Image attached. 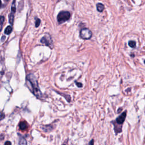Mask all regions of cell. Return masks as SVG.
Masks as SVG:
<instances>
[{
  "label": "cell",
  "instance_id": "obj_4",
  "mask_svg": "<svg viewBox=\"0 0 145 145\" xmlns=\"http://www.w3.org/2000/svg\"><path fill=\"white\" fill-rule=\"evenodd\" d=\"M41 43L45 44V45H47V46L50 47V48H52L53 47V44H52V41L51 40V38L49 36H44L43 38L41 39Z\"/></svg>",
  "mask_w": 145,
  "mask_h": 145
},
{
  "label": "cell",
  "instance_id": "obj_19",
  "mask_svg": "<svg viewBox=\"0 0 145 145\" xmlns=\"http://www.w3.org/2000/svg\"><path fill=\"white\" fill-rule=\"evenodd\" d=\"M1 0H0V6H1Z\"/></svg>",
  "mask_w": 145,
  "mask_h": 145
},
{
  "label": "cell",
  "instance_id": "obj_2",
  "mask_svg": "<svg viewBox=\"0 0 145 145\" xmlns=\"http://www.w3.org/2000/svg\"><path fill=\"white\" fill-rule=\"evenodd\" d=\"M70 18V13L69 11H62L57 16V21L59 23H63L68 21Z\"/></svg>",
  "mask_w": 145,
  "mask_h": 145
},
{
  "label": "cell",
  "instance_id": "obj_14",
  "mask_svg": "<svg viewBox=\"0 0 145 145\" xmlns=\"http://www.w3.org/2000/svg\"><path fill=\"white\" fill-rule=\"evenodd\" d=\"M40 24V20L38 18H36V22H35V27H38L39 26V25Z\"/></svg>",
  "mask_w": 145,
  "mask_h": 145
},
{
  "label": "cell",
  "instance_id": "obj_17",
  "mask_svg": "<svg viewBox=\"0 0 145 145\" xmlns=\"http://www.w3.org/2000/svg\"><path fill=\"white\" fill-rule=\"evenodd\" d=\"M5 145H8V144H9V145H11V142H5Z\"/></svg>",
  "mask_w": 145,
  "mask_h": 145
},
{
  "label": "cell",
  "instance_id": "obj_7",
  "mask_svg": "<svg viewBox=\"0 0 145 145\" xmlns=\"http://www.w3.org/2000/svg\"><path fill=\"white\" fill-rule=\"evenodd\" d=\"M27 128V125L26 122H21L19 124V128L22 130H24L26 129Z\"/></svg>",
  "mask_w": 145,
  "mask_h": 145
},
{
  "label": "cell",
  "instance_id": "obj_10",
  "mask_svg": "<svg viewBox=\"0 0 145 145\" xmlns=\"http://www.w3.org/2000/svg\"><path fill=\"white\" fill-rule=\"evenodd\" d=\"M16 0H13L12 5H11V12L15 13L16 11Z\"/></svg>",
  "mask_w": 145,
  "mask_h": 145
},
{
  "label": "cell",
  "instance_id": "obj_13",
  "mask_svg": "<svg viewBox=\"0 0 145 145\" xmlns=\"http://www.w3.org/2000/svg\"><path fill=\"white\" fill-rule=\"evenodd\" d=\"M129 47H130L131 48H135L136 45V43L134 41H130L128 43Z\"/></svg>",
  "mask_w": 145,
  "mask_h": 145
},
{
  "label": "cell",
  "instance_id": "obj_15",
  "mask_svg": "<svg viewBox=\"0 0 145 145\" xmlns=\"http://www.w3.org/2000/svg\"><path fill=\"white\" fill-rule=\"evenodd\" d=\"M19 144L20 145H26L27 144V142L26 141V140L23 138V139H21V141H20Z\"/></svg>",
  "mask_w": 145,
  "mask_h": 145
},
{
  "label": "cell",
  "instance_id": "obj_18",
  "mask_svg": "<svg viewBox=\"0 0 145 145\" xmlns=\"http://www.w3.org/2000/svg\"><path fill=\"white\" fill-rule=\"evenodd\" d=\"M90 145H91V144H94V140H91V141L90 142V143H89Z\"/></svg>",
  "mask_w": 145,
  "mask_h": 145
},
{
  "label": "cell",
  "instance_id": "obj_12",
  "mask_svg": "<svg viewBox=\"0 0 145 145\" xmlns=\"http://www.w3.org/2000/svg\"><path fill=\"white\" fill-rule=\"evenodd\" d=\"M43 129L45 131H49L52 130L53 129V128H52V126L48 125V126H45L43 128Z\"/></svg>",
  "mask_w": 145,
  "mask_h": 145
},
{
  "label": "cell",
  "instance_id": "obj_9",
  "mask_svg": "<svg viewBox=\"0 0 145 145\" xmlns=\"http://www.w3.org/2000/svg\"><path fill=\"white\" fill-rule=\"evenodd\" d=\"M5 21V18L4 16H0V32H1V30H2V27H3V24H4Z\"/></svg>",
  "mask_w": 145,
  "mask_h": 145
},
{
  "label": "cell",
  "instance_id": "obj_16",
  "mask_svg": "<svg viewBox=\"0 0 145 145\" xmlns=\"http://www.w3.org/2000/svg\"><path fill=\"white\" fill-rule=\"evenodd\" d=\"M76 85L78 87H82V84L81 83H78V82H76Z\"/></svg>",
  "mask_w": 145,
  "mask_h": 145
},
{
  "label": "cell",
  "instance_id": "obj_3",
  "mask_svg": "<svg viewBox=\"0 0 145 145\" xmlns=\"http://www.w3.org/2000/svg\"><path fill=\"white\" fill-rule=\"evenodd\" d=\"M92 33L88 28H83L80 32V37L85 40H88L91 38Z\"/></svg>",
  "mask_w": 145,
  "mask_h": 145
},
{
  "label": "cell",
  "instance_id": "obj_6",
  "mask_svg": "<svg viewBox=\"0 0 145 145\" xmlns=\"http://www.w3.org/2000/svg\"><path fill=\"white\" fill-rule=\"evenodd\" d=\"M97 11H98L99 12H102L104 9V5L102 4H100V3H99V4H97Z\"/></svg>",
  "mask_w": 145,
  "mask_h": 145
},
{
  "label": "cell",
  "instance_id": "obj_8",
  "mask_svg": "<svg viewBox=\"0 0 145 145\" xmlns=\"http://www.w3.org/2000/svg\"><path fill=\"white\" fill-rule=\"evenodd\" d=\"M9 23L12 25L13 24V22H14V13L11 12L10 14H9Z\"/></svg>",
  "mask_w": 145,
  "mask_h": 145
},
{
  "label": "cell",
  "instance_id": "obj_20",
  "mask_svg": "<svg viewBox=\"0 0 145 145\" xmlns=\"http://www.w3.org/2000/svg\"></svg>",
  "mask_w": 145,
  "mask_h": 145
},
{
  "label": "cell",
  "instance_id": "obj_11",
  "mask_svg": "<svg viewBox=\"0 0 145 145\" xmlns=\"http://www.w3.org/2000/svg\"><path fill=\"white\" fill-rule=\"evenodd\" d=\"M11 31H12V27H11V26H8L5 29V33L6 34L9 35L11 32Z\"/></svg>",
  "mask_w": 145,
  "mask_h": 145
},
{
  "label": "cell",
  "instance_id": "obj_1",
  "mask_svg": "<svg viewBox=\"0 0 145 145\" xmlns=\"http://www.w3.org/2000/svg\"><path fill=\"white\" fill-rule=\"evenodd\" d=\"M27 80V84L28 86L29 89L31 90V91L38 97V98L41 99L42 97L41 92H40V90L39 87L38 83L37 81L36 77L33 74H30L28 75L26 78Z\"/></svg>",
  "mask_w": 145,
  "mask_h": 145
},
{
  "label": "cell",
  "instance_id": "obj_21",
  "mask_svg": "<svg viewBox=\"0 0 145 145\" xmlns=\"http://www.w3.org/2000/svg\"><path fill=\"white\" fill-rule=\"evenodd\" d=\"M6 1H8V0H6Z\"/></svg>",
  "mask_w": 145,
  "mask_h": 145
},
{
  "label": "cell",
  "instance_id": "obj_5",
  "mask_svg": "<svg viewBox=\"0 0 145 145\" xmlns=\"http://www.w3.org/2000/svg\"><path fill=\"white\" fill-rule=\"evenodd\" d=\"M126 116V112H123L120 116H119L117 119H116V123L118 124H122L123 122H124L125 120V117Z\"/></svg>",
  "mask_w": 145,
  "mask_h": 145
}]
</instances>
